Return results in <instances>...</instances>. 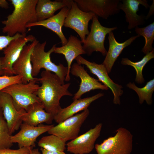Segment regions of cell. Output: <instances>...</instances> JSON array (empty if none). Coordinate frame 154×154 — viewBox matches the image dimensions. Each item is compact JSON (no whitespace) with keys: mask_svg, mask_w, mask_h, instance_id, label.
Instances as JSON below:
<instances>
[{"mask_svg":"<svg viewBox=\"0 0 154 154\" xmlns=\"http://www.w3.org/2000/svg\"><path fill=\"white\" fill-rule=\"evenodd\" d=\"M70 73L74 76L79 77L81 80L79 89L73 98V100L80 98L83 94L92 90H107L109 89L108 87L100 82L98 80L91 76L84 67L77 63L73 64Z\"/></svg>","mask_w":154,"mask_h":154,"instance_id":"2e32d148","label":"cell"},{"mask_svg":"<svg viewBox=\"0 0 154 154\" xmlns=\"http://www.w3.org/2000/svg\"><path fill=\"white\" fill-rule=\"evenodd\" d=\"M104 95L103 93H99L91 97L74 100L69 106L64 108H61L54 117V120L58 123L79 112L88 109L93 102Z\"/></svg>","mask_w":154,"mask_h":154,"instance_id":"44dd1931","label":"cell"},{"mask_svg":"<svg viewBox=\"0 0 154 154\" xmlns=\"http://www.w3.org/2000/svg\"><path fill=\"white\" fill-rule=\"evenodd\" d=\"M135 31L137 35L145 38V44L141 51L146 54L152 51L154 49L152 44L154 40V22L144 27H136Z\"/></svg>","mask_w":154,"mask_h":154,"instance_id":"4316f807","label":"cell"},{"mask_svg":"<svg viewBox=\"0 0 154 154\" xmlns=\"http://www.w3.org/2000/svg\"><path fill=\"white\" fill-rule=\"evenodd\" d=\"M46 42L37 43L35 46L31 56L32 65V75L34 77L38 75L42 68L45 70L52 72L60 78L62 83L64 84V81L68 72V68L61 63L58 65L52 61L51 54L54 52L56 44L54 45L48 51H45Z\"/></svg>","mask_w":154,"mask_h":154,"instance_id":"3957f363","label":"cell"},{"mask_svg":"<svg viewBox=\"0 0 154 154\" xmlns=\"http://www.w3.org/2000/svg\"><path fill=\"white\" fill-rule=\"evenodd\" d=\"M70 8L67 6L64 7L52 17L43 21L28 24L26 27L41 26L48 29L58 36L60 39L62 45H64L67 42L68 40L62 32V27Z\"/></svg>","mask_w":154,"mask_h":154,"instance_id":"d6986e66","label":"cell"},{"mask_svg":"<svg viewBox=\"0 0 154 154\" xmlns=\"http://www.w3.org/2000/svg\"><path fill=\"white\" fill-rule=\"evenodd\" d=\"M72 0L51 1L38 0L35 11L37 22L49 18L54 15L58 10L67 6L71 7Z\"/></svg>","mask_w":154,"mask_h":154,"instance_id":"603a6c76","label":"cell"},{"mask_svg":"<svg viewBox=\"0 0 154 154\" xmlns=\"http://www.w3.org/2000/svg\"><path fill=\"white\" fill-rule=\"evenodd\" d=\"M36 39L32 35L18 38L12 40L3 50L4 56L0 58V62L3 75L15 74L12 66L19 57L24 46L29 42Z\"/></svg>","mask_w":154,"mask_h":154,"instance_id":"9c48e42d","label":"cell"},{"mask_svg":"<svg viewBox=\"0 0 154 154\" xmlns=\"http://www.w3.org/2000/svg\"><path fill=\"white\" fill-rule=\"evenodd\" d=\"M75 60L77 63L85 65L90 72L96 76L99 81L111 90L114 95L113 103L116 105H120V97L123 94L122 86L115 83L110 77L104 66L102 64H98L94 62H90L80 55Z\"/></svg>","mask_w":154,"mask_h":154,"instance_id":"30bf717a","label":"cell"},{"mask_svg":"<svg viewBox=\"0 0 154 154\" xmlns=\"http://www.w3.org/2000/svg\"><path fill=\"white\" fill-rule=\"evenodd\" d=\"M102 124L99 123L93 128L78 136L66 144L67 151L73 154H87L95 148V143L100 135Z\"/></svg>","mask_w":154,"mask_h":154,"instance_id":"7c38bea8","label":"cell"},{"mask_svg":"<svg viewBox=\"0 0 154 154\" xmlns=\"http://www.w3.org/2000/svg\"><path fill=\"white\" fill-rule=\"evenodd\" d=\"M0 108L2 109L9 133L11 135L20 127L23 122L21 117L26 111L23 109L17 110L14 105L11 96L1 91L0 92Z\"/></svg>","mask_w":154,"mask_h":154,"instance_id":"5bb4252c","label":"cell"},{"mask_svg":"<svg viewBox=\"0 0 154 154\" xmlns=\"http://www.w3.org/2000/svg\"><path fill=\"white\" fill-rule=\"evenodd\" d=\"M38 146L46 150L64 151L66 149V142L54 135L43 136L39 140Z\"/></svg>","mask_w":154,"mask_h":154,"instance_id":"484cf974","label":"cell"},{"mask_svg":"<svg viewBox=\"0 0 154 154\" xmlns=\"http://www.w3.org/2000/svg\"><path fill=\"white\" fill-rule=\"evenodd\" d=\"M88 109L76 114L54 126L47 132L58 136L65 142L78 136L82 125L89 114Z\"/></svg>","mask_w":154,"mask_h":154,"instance_id":"52a82bcc","label":"cell"},{"mask_svg":"<svg viewBox=\"0 0 154 154\" xmlns=\"http://www.w3.org/2000/svg\"><path fill=\"white\" fill-rule=\"evenodd\" d=\"M36 80L41 84L36 95L45 110L54 117L61 108L60 101L62 97L73 96L68 90L70 83L63 84L56 75L46 70L42 72L41 78H37Z\"/></svg>","mask_w":154,"mask_h":154,"instance_id":"6da1fadb","label":"cell"},{"mask_svg":"<svg viewBox=\"0 0 154 154\" xmlns=\"http://www.w3.org/2000/svg\"><path fill=\"white\" fill-rule=\"evenodd\" d=\"M26 35H23L19 33L12 37L7 35L6 36L0 35V50H3L12 40ZM2 75H3V74L0 62V76Z\"/></svg>","mask_w":154,"mask_h":154,"instance_id":"f546056e","label":"cell"},{"mask_svg":"<svg viewBox=\"0 0 154 154\" xmlns=\"http://www.w3.org/2000/svg\"><path fill=\"white\" fill-rule=\"evenodd\" d=\"M36 83V81H31L26 84L16 83L5 88L1 91L11 96L14 105L17 110L23 109L27 111L31 104L41 102L36 94L40 86Z\"/></svg>","mask_w":154,"mask_h":154,"instance_id":"5b68a950","label":"cell"},{"mask_svg":"<svg viewBox=\"0 0 154 154\" xmlns=\"http://www.w3.org/2000/svg\"><path fill=\"white\" fill-rule=\"evenodd\" d=\"M139 37L137 35L133 36L125 41L119 43L116 39L113 31L108 34L109 49L105 58L102 64L105 67L108 74L111 72L115 61L123 49L130 45Z\"/></svg>","mask_w":154,"mask_h":154,"instance_id":"ffe728a7","label":"cell"},{"mask_svg":"<svg viewBox=\"0 0 154 154\" xmlns=\"http://www.w3.org/2000/svg\"><path fill=\"white\" fill-rule=\"evenodd\" d=\"M54 124L44 125L42 124L35 126L23 122L20 127V130L11 137L13 143H17L19 148L35 147L37 138L42 134L48 132Z\"/></svg>","mask_w":154,"mask_h":154,"instance_id":"4fadbf2b","label":"cell"},{"mask_svg":"<svg viewBox=\"0 0 154 154\" xmlns=\"http://www.w3.org/2000/svg\"><path fill=\"white\" fill-rule=\"evenodd\" d=\"M95 14L92 12H84L79 9L76 3L72 0L71 7L66 18L63 26L75 31L80 38L82 43L85 40L86 35L90 31L88 25Z\"/></svg>","mask_w":154,"mask_h":154,"instance_id":"ba28073f","label":"cell"},{"mask_svg":"<svg viewBox=\"0 0 154 154\" xmlns=\"http://www.w3.org/2000/svg\"><path fill=\"white\" fill-rule=\"evenodd\" d=\"M39 41L36 38L24 47L19 57L13 64V69L15 75L21 76L22 83L26 84L30 81H36L37 78L32 75V65L31 56L35 45Z\"/></svg>","mask_w":154,"mask_h":154,"instance_id":"9a60e30c","label":"cell"},{"mask_svg":"<svg viewBox=\"0 0 154 154\" xmlns=\"http://www.w3.org/2000/svg\"><path fill=\"white\" fill-rule=\"evenodd\" d=\"M154 49L147 53L140 60L136 62L131 61L127 58H123L121 64L124 65H129L133 67L136 72L135 82L138 84H143L145 79L142 74V70L144 66L150 60L154 58Z\"/></svg>","mask_w":154,"mask_h":154,"instance_id":"cb8c5ba5","label":"cell"},{"mask_svg":"<svg viewBox=\"0 0 154 154\" xmlns=\"http://www.w3.org/2000/svg\"><path fill=\"white\" fill-rule=\"evenodd\" d=\"M38 0H10L14 7L11 14L1 21L2 32L10 36L26 35L27 24L37 22L35 8Z\"/></svg>","mask_w":154,"mask_h":154,"instance_id":"7a4b0ae2","label":"cell"},{"mask_svg":"<svg viewBox=\"0 0 154 154\" xmlns=\"http://www.w3.org/2000/svg\"><path fill=\"white\" fill-rule=\"evenodd\" d=\"M82 43L77 37L71 35L65 44L61 47H54V52L64 55L67 62L68 72L65 78L66 81H69L70 80V70L73 60L78 56L86 54Z\"/></svg>","mask_w":154,"mask_h":154,"instance_id":"ac0fdd59","label":"cell"},{"mask_svg":"<svg viewBox=\"0 0 154 154\" xmlns=\"http://www.w3.org/2000/svg\"><path fill=\"white\" fill-rule=\"evenodd\" d=\"M11 136L4 117L2 109L0 108V149L10 148L13 145L11 140Z\"/></svg>","mask_w":154,"mask_h":154,"instance_id":"83f0119b","label":"cell"},{"mask_svg":"<svg viewBox=\"0 0 154 154\" xmlns=\"http://www.w3.org/2000/svg\"><path fill=\"white\" fill-rule=\"evenodd\" d=\"M29 154H42L39 151L38 149H31Z\"/></svg>","mask_w":154,"mask_h":154,"instance_id":"836d02e7","label":"cell"},{"mask_svg":"<svg viewBox=\"0 0 154 154\" xmlns=\"http://www.w3.org/2000/svg\"><path fill=\"white\" fill-rule=\"evenodd\" d=\"M31 149V147H23L17 149H0V154H29Z\"/></svg>","mask_w":154,"mask_h":154,"instance_id":"4dcf8cb0","label":"cell"},{"mask_svg":"<svg viewBox=\"0 0 154 154\" xmlns=\"http://www.w3.org/2000/svg\"><path fill=\"white\" fill-rule=\"evenodd\" d=\"M140 5L146 9L149 6L148 1L146 0H122L119 5L120 10H122L125 13L126 22L128 23L127 28L131 30L144 24L145 17L142 15H139L137 11L139 10Z\"/></svg>","mask_w":154,"mask_h":154,"instance_id":"e0dca14e","label":"cell"},{"mask_svg":"<svg viewBox=\"0 0 154 154\" xmlns=\"http://www.w3.org/2000/svg\"><path fill=\"white\" fill-rule=\"evenodd\" d=\"M82 11L92 12L107 19L110 16L119 13V0H74Z\"/></svg>","mask_w":154,"mask_h":154,"instance_id":"8fae6325","label":"cell"},{"mask_svg":"<svg viewBox=\"0 0 154 154\" xmlns=\"http://www.w3.org/2000/svg\"><path fill=\"white\" fill-rule=\"evenodd\" d=\"M20 83H22V77L19 75L0 76V92L10 85Z\"/></svg>","mask_w":154,"mask_h":154,"instance_id":"f1b7e54d","label":"cell"},{"mask_svg":"<svg viewBox=\"0 0 154 154\" xmlns=\"http://www.w3.org/2000/svg\"><path fill=\"white\" fill-rule=\"evenodd\" d=\"M0 7L5 9H8L9 7L8 2L5 0H0Z\"/></svg>","mask_w":154,"mask_h":154,"instance_id":"d6a6232c","label":"cell"},{"mask_svg":"<svg viewBox=\"0 0 154 154\" xmlns=\"http://www.w3.org/2000/svg\"><path fill=\"white\" fill-rule=\"evenodd\" d=\"M92 20L90 31L82 45L83 49L89 56L96 51L105 56L107 52L104 45L106 37L110 32L117 29V27L108 28L102 26L98 20V16L96 15Z\"/></svg>","mask_w":154,"mask_h":154,"instance_id":"8992f818","label":"cell"},{"mask_svg":"<svg viewBox=\"0 0 154 154\" xmlns=\"http://www.w3.org/2000/svg\"><path fill=\"white\" fill-rule=\"evenodd\" d=\"M126 86L136 93L140 104H142L145 101L148 105H150L152 104V95L154 91V79L147 82L145 86L141 88L137 87L134 82H129L127 84Z\"/></svg>","mask_w":154,"mask_h":154,"instance_id":"d4e9b609","label":"cell"},{"mask_svg":"<svg viewBox=\"0 0 154 154\" xmlns=\"http://www.w3.org/2000/svg\"><path fill=\"white\" fill-rule=\"evenodd\" d=\"M54 116L46 112L41 102H36L29 106L25 113L21 117L23 122L36 126L43 123H52Z\"/></svg>","mask_w":154,"mask_h":154,"instance_id":"7402d4cb","label":"cell"},{"mask_svg":"<svg viewBox=\"0 0 154 154\" xmlns=\"http://www.w3.org/2000/svg\"><path fill=\"white\" fill-rule=\"evenodd\" d=\"M42 154H66L64 151H50L42 148L40 149Z\"/></svg>","mask_w":154,"mask_h":154,"instance_id":"1f68e13d","label":"cell"},{"mask_svg":"<svg viewBox=\"0 0 154 154\" xmlns=\"http://www.w3.org/2000/svg\"><path fill=\"white\" fill-rule=\"evenodd\" d=\"M113 136L95 145L97 154H131L133 149V135L125 128L120 127Z\"/></svg>","mask_w":154,"mask_h":154,"instance_id":"277c9868","label":"cell"}]
</instances>
